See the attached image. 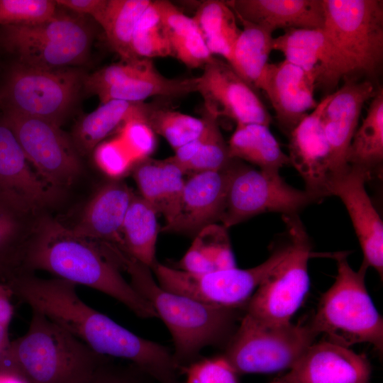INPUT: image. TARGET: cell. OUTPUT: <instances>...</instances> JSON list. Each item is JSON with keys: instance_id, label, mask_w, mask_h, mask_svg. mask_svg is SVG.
I'll use <instances>...</instances> for the list:
<instances>
[{"instance_id": "1", "label": "cell", "mask_w": 383, "mask_h": 383, "mask_svg": "<svg viewBox=\"0 0 383 383\" xmlns=\"http://www.w3.org/2000/svg\"><path fill=\"white\" fill-rule=\"evenodd\" d=\"M12 294L43 313L95 353L136 365L159 383L177 379L179 369L168 348L138 336L87 304L76 285L22 272L5 283Z\"/></svg>"}, {"instance_id": "2", "label": "cell", "mask_w": 383, "mask_h": 383, "mask_svg": "<svg viewBox=\"0 0 383 383\" xmlns=\"http://www.w3.org/2000/svg\"><path fill=\"white\" fill-rule=\"evenodd\" d=\"M35 270L109 295L140 318L157 317L152 306L123 278L101 243L84 238L49 217L39 221L26 242L18 272Z\"/></svg>"}, {"instance_id": "3", "label": "cell", "mask_w": 383, "mask_h": 383, "mask_svg": "<svg viewBox=\"0 0 383 383\" xmlns=\"http://www.w3.org/2000/svg\"><path fill=\"white\" fill-rule=\"evenodd\" d=\"M326 57L316 87L327 95L340 80L375 84L383 62V4L379 0H323Z\"/></svg>"}, {"instance_id": "4", "label": "cell", "mask_w": 383, "mask_h": 383, "mask_svg": "<svg viewBox=\"0 0 383 383\" xmlns=\"http://www.w3.org/2000/svg\"><path fill=\"white\" fill-rule=\"evenodd\" d=\"M116 262L129 274L133 289L152 306L170 331L179 372L200 359V353L206 347L226 346L236 330L238 309L206 304L163 289L149 267L126 252H118Z\"/></svg>"}, {"instance_id": "5", "label": "cell", "mask_w": 383, "mask_h": 383, "mask_svg": "<svg viewBox=\"0 0 383 383\" xmlns=\"http://www.w3.org/2000/svg\"><path fill=\"white\" fill-rule=\"evenodd\" d=\"M106 357L31 309L28 330L10 342L1 373L25 383H83Z\"/></svg>"}, {"instance_id": "6", "label": "cell", "mask_w": 383, "mask_h": 383, "mask_svg": "<svg viewBox=\"0 0 383 383\" xmlns=\"http://www.w3.org/2000/svg\"><path fill=\"white\" fill-rule=\"evenodd\" d=\"M338 274L333 285L322 295L311 328L328 341L348 348L370 343L382 351L383 320L367 291V267L358 271L349 265L345 255H338Z\"/></svg>"}, {"instance_id": "7", "label": "cell", "mask_w": 383, "mask_h": 383, "mask_svg": "<svg viewBox=\"0 0 383 383\" xmlns=\"http://www.w3.org/2000/svg\"><path fill=\"white\" fill-rule=\"evenodd\" d=\"M93 29L82 17L59 13L45 22L1 26L0 45L21 65L59 69L78 65L88 58Z\"/></svg>"}, {"instance_id": "8", "label": "cell", "mask_w": 383, "mask_h": 383, "mask_svg": "<svg viewBox=\"0 0 383 383\" xmlns=\"http://www.w3.org/2000/svg\"><path fill=\"white\" fill-rule=\"evenodd\" d=\"M84 73L76 68L41 69L18 63L0 88L3 112L64 122L84 89Z\"/></svg>"}, {"instance_id": "9", "label": "cell", "mask_w": 383, "mask_h": 383, "mask_svg": "<svg viewBox=\"0 0 383 383\" xmlns=\"http://www.w3.org/2000/svg\"><path fill=\"white\" fill-rule=\"evenodd\" d=\"M317 335L311 326L265 324L245 313L222 356L238 374L290 370Z\"/></svg>"}, {"instance_id": "10", "label": "cell", "mask_w": 383, "mask_h": 383, "mask_svg": "<svg viewBox=\"0 0 383 383\" xmlns=\"http://www.w3.org/2000/svg\"><path fill=\"white\" fill-rule=\"evenodd\" d=\"M282 218L289 235V251L245 305V314L265 324L289 323L309 288L310 239L297 214L282 215Z\"/></svg>"}, {"instance_id": "11", "label": "cell", "mask_w": 383, "mask_h": 383, "mask_svg": "<svg viewBox=\"0 0 383 383\" xmlns=\"http://www.w3.org/2000/svg\"><path fill=\"white\" fill-rule=\"evenodd\" d=\"M290 243L277 248L262 263L249 269L237 267L195 274L156 261L150 267L158 284L168 291L206 304L228 309L245 306L255 289L288 254Z\"/></svg>"}, {"instance_id": "12", "label": "cell", "mask_w": 383, "mask_h": 383, "mask_svg": "<svg viewBox=\"0 0 383 383\" xmlns=\"http://www.w3.org/2000/svg\"><path fill=\"white\" fill-rule=\"evenodd\" d=\"M319 199L306 190L288 184L279 172L256 170L234 159L226 209L221 220L226 228L258 214H297Z\"/></svg>"}, {"instance_id": "13", "label": "cell", "mask_w": 383, "mask_h": 383, "mask_svg": "<svg viewBox=\"0 0 383 383\" xmlns=\"http://www.w3.org/2000/svg\"><path fill=\"white\" fill-rule=\"evenodd\" d=\"M2 120L10 128L27 160L50 187H65L82 172L76 148L60 126L39 118L4 112Z\"/></svg>"}, {"instance_id": "14", "label": "cell", "mask_w": 383, "mask_h": 383, "mask_svg": "<svg viewBox=\"0 0 383 383\" xmlns=\"http://www.w3.org/2000/svg\"><path fill=\"white\" fill-rule=\"evenodd\" d=\"M196 92L204 101V110L218 118L237 123H257L270 127L272 118L255 90L226 61L213 57L197 77Z\"/></svg>"}, {"instance_id": "15", "label": "cell", "mask_w": 383, "mask_h": 383, "mask_svg": "<svg viewBox=\"0 0 383 383\" xmlns=\"http://www.w3.org/2000/svg\"><path fill=\"white\" fill-rule=\"evenodd\" d=\"M370 177L365 169L349 165L332 178L328 195L345 206L363 252L362 265L374 268L382 278L383 223L365 189Z\"/></svg>"}, {"instance_id": "16", "label": "cell", "mask_w": 383, "mask_h": 383, "mask_svg": "<svg viewBox=\"0 0 383 383\" xmlns=\"http://www.w3.org/2000/svg\"><path fill=\"white\" fill-rule=\"evenodd\" d=\"M234 159L226 168L196 173L185 180L175 218L161 231L196 235L220 221L224 213Z\"/></svg>"}, {"instance_id": "17", "label": "cell", "mask_w": 383, "mask_h": 383, "mask_svg": "<svg viewBox=\"0 0 383 383\" xmlns=\"http://www.w3.org/2000/svg\"><path fill=\"white\" fill-rule=\"evenodd\" d=\"M332 94L326 96L289 134L290 164L303 178L305 190L319 200L329 196L328 187L333 177L330 146L321 120Z\"/></svg>"}, {"instance_id": "18", "label": "cell", "mask_w": 383, "mask_h": 383, "mask_svg": "<svg viewBox=\"0 0 383 383\" xmlns=\"http://www.w3.org/2000/svg\"><path fill=\"white\" fill-rule=\"evenodd\" d=\"M317 74L305 71L285 60L268 63L258 89L266 94L284 132L288 135L318 105L314 97Z\"/></svg>"}, {"instance_id": "19", "label": "cell", "mask_w": 383, "mask_h": 383, "mask_svg": "<svg viewBox=\"0 0 383 383\" xmlns=\"http://www.w3.org/2000/svg\"><path fill=\"white\" fill-rule=\"evenodd\" d=\"M377 89L375 84L370 81H344L324 108L321 120L330 146L333 177L349 167L347 153L362 109Z\"/></svg>"}, {"instance_id": "20", "label": "cell", "mask_w": 383, "mask_h": 383, "mask_svg": "<svg viewBox=\"0 0 383 383\" xmlns=\"http://www.w3.org/2000/svg\"><path fill=\"white\" fill-rule=\"evenodd\" d=\"M370 374L365 357L324 340L309 346L281 378L288 383H368Z\"/></svg>"}, {"instance_id": "21", "label": "cell", "mask_w": 383, "mask_h": 383, "mask_svg": "<svg viewBox=\"0 0 383 383\" xmlns=\"http://www.w3.org/2000/svg\"><path fill=\"white\" fill-rule=\"evenodd\" d=\"M55 189L31 170L10 128L0 121V194L23 213L52 202Z\"/></svg>"}, {"instance_id": "22", "label": "cell", "mask_w": 383, "mask_h": 383, "mask_svg": "<svg viewBox=\"0 0 383 383\" xmlns=\"http://www.w3.org/2000/svg\"><path fill=\"white\" fill-rule=\"evenodd\" d=\"M133 194L121 179L103 184L86 205L72 230L84 238L125 250L122 226Z\"/></svg>"}, {"instance_id": "23", "label": "cell", "mask_w": 383, "mask_h": 383, "mask_svg": "<svg viewBox=\"0 0 383 383\" xmlns=\"http://www.w3.org/2000/svg\"><path fill=\"white\" fill-rule=\"evenodd\" d=\"M237 19L279 28L317 29L324 23L323 0H232L226 1Z\"/></svg>"}, {"instance_id": "24", "label": "cell", "mask_w": 383, "mask_h": 383, "mask_svg": "<svg viewBox=\"0 0 383 383\" xmlns=\"http://www.w3.org/2000/svg\"><path fill=\"white\" fill-rule=\"evenodd\" d=\"M131 173L140 196L170 223L179 211L185 179L182 170L167 158L148 157L136 161Z\"/></svg>"}, {"instance_id": "25", "label": "cell", "mask_w": 383, "mask_h": 383, "mask_svg": "<svg viewBox=\"0 0 383 383\" xmlns=\"http://www.w3.org/2000/svg\"><path fill=\"white\" fill-rule=\"evenodd\" d=\"M154 104L110 100L81 118L73 128L71 139L79 155L91 152L116 128L132 119L146 121Z\"/></svg>"}, {"instance_id": "26", "label": "cell", "mask_w": 383, "mask_h": 383, "mask_svg": "<svg viewBox=\"0 0 383 383\" xmlns=\"http://www.w3.org/2000/svg\"><path fill=\"white\" fill-rule=\"evenodd\" d=\"M204 128L194 140L174 151L167 160L185 174L221 170L233 161L218 118L203 109Z\"/></svg>"}, {"instance_id": "27", "label": "cell", "mask_w": 383, "mask_h": 383, "mask_svg": "<svg viewBox=\"0 0 383 383\" xmlns=\"http://www.w3.org/2000/svg\"><path fill=\"white\" fill-rule=\"evenodd\" d=\"M228 145L232 159L247 161L264 171L279 172L290 164L269 127L262 124L237 123Z\"/></svg>"}, {"instance_id": "28", "label": "cell", "mask_w": 383, "mask_h": 383, "mask_svg": "<svg viewBox=\"0 0 383 383\" xmlns=\"http://www.w3.org/2000/svg\"><path fill=\"white\" fill-rule=\"evenodd\" d=\"M157 3L174 57L189 68H203L214 56L207 48L193 18L169 1L157 0Z\"/></svg>"}, {"instance_id": "29", "label": "cell", "mask_w": 383, "mask_h": 383, "mask_svg": "<svg viewBox=\"0 0 383 383\" xmlns=\"http://www.w3.org/2000/svg\"><path fill=\"white\" fill-rule=\"evenodd\" d=\"M227 229L216 223L203 228L195 235L177 268L200 274L236 267Z\"/></svg>"}, {"instance_id": "30", "label": "cell", "mask_w": 383, "mask_h": 383, "mask_svg": "<svg viewBox=\"0 0 383 383\" xmlns=\"http://www.w3.org/2000/svg\"><path fill=\"white\" fill-rule=\"evenodd\" d=\"M158 213L140 195L133 194L122 226L125 251L150 268L157 261Z\"/></svg>"}, {"instance_id": "31", "label": "cell", "mask_w": 383, "mask_h": 383, "mask_svg": "<svg viewBox=\"0 0 383 383\" xmlns=\"http://www.w3.org/2000/svg\"><path fill=\"white\" fill-rule=\"evenodd\" d=\"M211 54L219 55L230 64L241 29L226 1L201 2L192 17Z\"/></svg>"}, {"instance_id": "32", "label": "cell", "mask_w": 383, "mask_h": 383, "mask_svg": "<svg viewBox=\"0 0 383 383\" xmlns=\"http://www.w3.org/2000/svg\"><path fill=\"white\" fill-rule=\"evenodd\" d=\"M197 77L168 78L155 68L112 87L98 96L101 103L110 100L143 101L152 96L179 97L196 92Z\"/></svg>"}, {"instance_id": "33", "label": "cell", "mask_w": 383, "mask_h": 383, "mask_svg": "<svg viewBox=\"0 0 383 383\" xmlns=\"http://www.w3.org/2000/svg\"><path fill=\"white\" fill-rule=\"evenodd\" d=\"M349 165L360 167L371 175L383 160V89L371 99L366 116L356 130L347 153Z\"/></svg>"}, {"instance_id": "34", "label": "cell", "mask_w": 383, "mask_h": 383, "mask_svg": "<svg viewBox=\"0 0 383 383\" xmlns=\"http://www.w3.org/2000/svg\"><path fill=\"white\" fill-rule=\"evenodd\" d=\"M243 29L236 41L230 65L247 82L258 89L272 50L273 31L238 19Z\"/></svg>"}, {"instance_id": "35", "label": "cell", "mask_w": 383, "mask_h": 383, "mask_svg": "<svg viewBox=\"0 0 383 383\" xmlns=\"http://www.w3.org/2000/svg\"><path fill=\"white\" fill-rule=\"evenodd\" d=\"M151 0H107L97 23L103 28L112 49L122 60L138 59L132 50L136 24Z\"/></svg>"}, {"instance_id": "36", "label": "cell", "mask_w": 383, "mask_h": 383, "mask_svg": "<svg viewBox=\"0 0 383 383\" xmlns=\"http://www.w3.org/2000/svg\"><path fill=\"white\" fill-rule=\"evenodd\" d=\"M272 50L285 60L309 72H316L326 57V41L322 28H292L272 40Z\"/></svg>"}, {"instance_id": "37", "label": "cell", "mask_w": 383, "mask_h": 383, "mask_svg": "<svg viewBox=\"0 0 383 383\" xmlns=\"http://www.w3.org/2000/svg\"><path fill=\"white\" fill-rule=\"evenodd\" d=\"M132 50L137 58L174 57L157 0L150 1L138 19L133 35Z\"/></svg>"}, {"instance_id": "38", "label": "cell", "mask_w": 383, "mask_h": 383, "mask_svg": "<svg viewBox=\"0 0 383 383\" xmlns=\"http://www.w3.org/2000/svg\"><path fill=\"white\" fill-rule=\"evenodd\" d=\"M25 213L0 194V280L15 272L20 264L26 242L22 239Z\"/></svg>"}, {"instance_id": "39", "label": "cell", "mask_w": 383, "mask_h": 383, "mask_svg": "<svg viewBox=\"0 0 383 383\" xmlns=\"http://www.w3.org/2000/svg\"><path fill=\"white\" fill-rule=\"evenodd\" d=\"M145 123L155 134L163 137L175 151L196 138L204 128V121L179 111L155 104Z\"/></svg>"}, {"instance_id": "40", "label": "cell", "mask_w": 383, "mask_h": 383, "mask_svg": "<svg viewBox=\"0 0 383 383\" xmlns=\"http://www.w3.org/2000/svg\"><path fill=\"white\" fill-rule=\"evenodd\" d=\"M152 60L138 58L106 66L86 77L84 89L89 94L99 96L108 89L121 84L154 67Z\"/></svg>"}, {"instance_id": "41", "label": "cell", "mask_w": 383, "mask_h": 383, "mask_svg": "<svg viewBox=\"0 0 383 383\" xmlns=\"http://www.w3.org/2000/svg\"><path fill=\"white\" fill-rule=\"evenodd\" d=\"M55 1L0 0V25H30L45 22L57 13Z\"/></svg>"}, {"instance_id": "42", "label": "cell", "mask_w": 383, "mask_h": 383, "mask_svg": "<svg viewBox=\"0 0 383 383\" xmlns=\"http://www.w3.org/2000/svg\"><path fill=\"white\" fill-rule=\"evenodd\" d=\"M93 151L97 167L112 179H121L131 172L135 163L118 137L102 141Z\"/></svg>"}, {"instance_id": "43", "label": "cell", "mask_w": 383, "mask_h": 383, "mask_svg": "<svg viewBox=\"0 0 383 383\" xmlns=\"http://www.w3.org/2000/svg\"><path fill=\"white\" fill-rule=\"evenodd\" d=\"M185 383H238V374L222 355L200 358L181 368Z\"/></svg>"}, {"instance_id": "44", "label": "cell", "mask_w": 383, "mask_h": 383, "mask_svg": "<svg viewBox=\"0 0 383 383\" xmlns=\"http://www.w3.org/2000/svg\"><path fill=\"white\" fill-rule=\"evenodd\" d=\"M118 138L128 151L135 162L150 157L156 147L155 133L141 119L126 122L119 131Z\"/></svg>"}, {"instance_id": "45", "label": "cell", "mask_w": 383, "mask_h": 383, "mask_svg": "<svg viewBox=\"0 0 383 383\" xmlns=\"http://www.w3.org/2000/svg\"><path fill=\"white\" fill-rule=\"evenodd\" d=\"M150 379L134 364L116 363L107 357L83 383H148Z\"/></svg>"}, {"instance_id": "46", "label": "cell", "mask_w": 383, "mask_h": 383, "mask_svg": "<svg viewBox=\"0 0 383 383\" xmlns=\"http://www.w3.org/2000/svg\"><path fill=\"white\" fill-rule=\"evenodd\" d=\"M107 0H57V5L79 14L91 16L96 22L100 18Z\"/></svg>"}, {"instance_id": "47", "label": "cell", "mask_w": 383, "mask_h": 383, "mask_svg": "<svg viewBox=\"0 0 383 383\" xmlns=\"http://www.w3.org/2000/svg\"><path fill=\"white\" fill-rule=\"evenodd\" d=\"M12 292L4 283L0 281V323L9 325L13 315L11 301Z\"/></svg>"}, {"instance_id": "48", "label": "cell", "mask_w": 383, "mask_h": 383, "mask_svg": "<svg viewBox=\"0 0 383 383\" xmlns=\"http://www.w3.org/2000/svg\"><path fill=\"white\" fill-rule=\"evenodd\" d=\"M10 342L9 338V326L0 323V373L2 371L4 357Z\"/></svg>"}, {"instance_id": "49", "label": "cell", "mask_w": 383, "mask_h": 383, "mask_svg": "<svg viewBox=\"0 0 383 383\" xmlns=\"http://www.w3.org/2000/svg\"><path fill=\"white\" fill-rule=\"evenodd\" d=\"M271 383H288V382L284 380L282 378H279L277 379H275Z\"/></svg>"}, {"instance_id": "50", "label": "cell", "mask_w": 383, "mask_h": 383, "mask_svg": "<svg viewBox=\"0 0 383 383\" xmlns=\"http://www.w3.org/2000/svg\"><path fill=\"white\" fill-rule=\"evenodd\" d=\"M162 383H185V382H179V381L177 379H174V380H172V381H169V382H162Z\"/></svg>"}]
</instances>
